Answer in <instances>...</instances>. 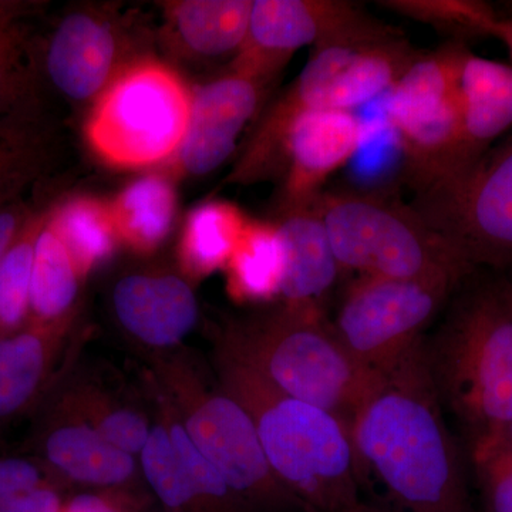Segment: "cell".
<instances>
[{
	"mask_svg": "<svg viewBox=\"0 0 512 512\" xmlns=\"http://www.w3.org/2000/svg\"><path fill=\"white\" fill-rule=\"evenodd\" d=\"M360 490L386 512H467L463 461L431 376L426 338L377 373L350 423Z\"/></svg>",
	"mask_w": 512,
	"mask_h": 512,
	"instance_id": "cell-1",
	"label": "cell"
},
{
	"mask_svg": "<svg viewBox=\"0 0 512 512\" xmlns=\"http://www.w3.org/2000/svg\"><path fill=\"white\" fill-rule=\"evenodd\" d=\"M477 271L458 286L443 322L426 338L441 403L471 444L512 424V281Z\"/></svg>",
	"mask_w": 512,
	"mask_h": 512,
	"instance_id": "cell-2",
	"label": "cell"
},
{
	"mask_svg": "<svg viewBox=\"0 0 512 512\" xmlns=\"http://www.w3.org/2000/svg\"><path fill=\"white\" fill-rule=\"evenodd\" d=\"M228 393L254 420L262 450L306 512H346L360 503L350 427L336 414L278 392L227 355Z\"/></svg>",
	"mask_w": 512,
	"mask_h": 512,
	"instance_id": "cell-3",
	"label": "cell"
},
{
	"mask_svg": "<svg viewBox=\"0 0 512 512\" xmlns=\"http://www.w3.org/2000/svg\"><path fill=\"white\" fill-rule=\"evenodd\" d=\"M419 53L393 33L315 47L298 79L275 101L245 147L229 183L251 184L281 171L289 128L302 114L353 111L389 92Z\"/></svg>",
	"mask_w": 512,
	"mask_h": 512,
	"instance_id": "cell-4",
	"label": "cell"
},
{
	"mask_svg": "<svg viewBox=\"0 0 512 512\" xmlns=\"http://www.w3.org/2000/svg\"><path fill=\"white\" fill-rule=\"evenodd\" d=\"M228 353L278 392L322 407L349 427L377 375L349 355L322 309L284 306L237 329Z\"/></svg>",
	"mask_w": 512,
	"mask_h": 512,
	"instance_id": "cell-5",
	"label": "cell"
},
{
	"mask_svg": "<svg viewBox=\"0 0 512 512\" xmlns=\"http://www.w3.org/2000/svg\"><path fill=\"white\" fill-rule=\"evenodd\" d=\"M340 271L463 282L477 271L410 205L377 192H322L315 202Z\"/></svg>",
	"mask_w": 512,
	"mask_h": 512,
	"instance_id": "cell-6",
	"label": "cell"
},
{
	"mask_svg": "<svg viewBox=\"0 0 512 512\" xmlns=\"http://www.w3.org/2000/svg\"><path fill=\"white\" fill-rule=\"evenodd\" d=\"M191 100L192 89L170 64L138 56L90 106L84 136L111 167L167 164L187 133Z\"/></svg>",
	"mask_w": 512,
	"mask_h": 512,
	"instance_id": "cell-7",
	"label": "cell"
},
{
	"mask_svg": "<svg viewBox=\"0 0 512 512\" xmlns=\"http://www.w3.org/2000/svg\"><path fill=\"white\" fill-rule=\"evenodd\" d=\"M474 268L512 266V136L410 204Z\"/></svg>",
	"mask_w": 512,
	"mask_h": 512,
	"instance_id": "cell-8",
	"label": "cell"
},
{
	"mask_svg": "<svg viewBox=\"0 0 512 512\" xmlns=\"http://www.w3.org/2000/svg\"><path fill=\"white\" fill-rule=\"evenodd\" d=\"M464 59L453 45L421 53L387 92L386 121L399 137L416 190L441 180L456 156Z\"/></svg>",
	"mask_w": 512,
	"mask_h": 512,
	"instance_id": "cell-9",
	"label": "cell"
},
{
	"mask_svg": "<svg viewBox=\"0 0 512 512\" xmlns=\"http://www.w3.org/2000/svg\"><path fill=\"white\" fill-rule=\"evenodd\" d=\"M463 282L360 276L346 292L332 328L359 365L386 372L423 338Z\"/></svg>",
	"mask_w": 512,
	"mask_h": 512,
	"instance_id": "cell-10",
	"label": "cell"
},
{
	"mask_svg": "<svg viewBox=\"0 0 512 512\" xmlns=\"http://www.w3.org/2000/svg\"><path fill=\"white\" fill-rule=\"evenodd\" d=\"M394 32L355 3L340 0H254L247 39L228 72L264 86L296 50L375 39Z\"/></svg>",
	"mask_w": 512,
	"mask_h": 512,
	"instance_id": "cell-11",
	"label": "cell"
},
{
	"mask_svg": "<svg viewBox=\"0 0 512 512\" xmlns=\"http://www.w3.org/2000/svg\"><path fill=\"white\" fill-rule=\"evenodd\" d=\"M184 427L239 501L292 504L303 510L272 473L254 420L237 397L231 393L207 397L195 407Z\"/></svg>",
	"mask_w": 512,
	"mask_h": 512,
	"instance_id": "cell-12",
	"label": "cell"
},
{
	"mask_svg": "<svg viewBox=\"0 0 512 512\" xmlns=\"http://www.w3.org/2000/svg\"><path fill=\"white\" fill-rule=\"evenodd\" d=\"M116 16L97 8L67 13L40 45V66L50 84L76 104H93L121 70L136 60Z\"/></svg>",
	"mask_w": 512,
	"mask_h": 512,
	"instance_id": "cell-13",
	"label": "cell"
},
{
	"mask_svg": "<svg viewBox=\"0 0 512 512\" xmlns=\"http://www.w3.org/2000/svg\"><path fill=\"white\" fill-rule=\"evenodd\" d=\"M264 92V84L232 72L194 87L187 133L167 163L173 177H202L221 167L237 150Z\"/></svg>",
	"mask_w": 512,
	"mask_h": 512,
	"instance_id": "cell-14",
	"label": "cell"
},
{
	"mask_svg": "<svg viewBox=\"0 0 512 512\" xmlns=\"http://www.w3.org/2000/svg\"><path fill=\"white\" fill-rule=\"evenodd\" d=\"M363 134L353 111L302 114L289 128L282 150V212L315 204L330 175L355 157Z\"/></svg>",
	"mask_w": 512,
	"mask_h": 512,
	"instance_id": "cell-15",
	"label": "cell"
},
{
	"mask_svg": "<svg viewBox=\"0 0 512 512\" xmlns=\"http://www.w3.org/2000/svg\"><path fill=\"white\" fill-rule=\"evenodd\" d=\"M460 101V143L441 180L467 170L511 130L512 66L470 53L461 73Z\"/></svg>",
	"mask_w": 512,
	"mask_h": 512,
	"instance_id": "cell-16",
	"label": "cell"
},
{
	"mask_svg": "<svg viewBox=\"0 0 512 512\" xmlns=\"http://www.w3.org/2000/svg\"><path fill=\"white\" fill-rule=\"evenodd\" d=\"M117 319L147 345L173 346L194 328L198 303L190 285L174 275H130L113 292Z\"/></svg>",
	"mask_w": 512,
	"mask_h": 512,
	"instance_id": "cell-17",
	"label": "cell"
},
{
	"mask_svg": "<svg viewBox=\"0 0 512 512\" xmlns=\"http://www.w3.org/2000/svg\"><path fill=\"white\" fill-rule=\"evenodd\" d=\"M278 225L284 252L281 292L285 306L322 309L340 266L315 204L282 212Z\"/></svg>",
	"mask_w": 512,
	"mask_h": 512,
	"instance_id": "cell-18",
	"label": "cell"
},
{
	"mask_svg": "<svg viewBox=\"0 0 512 512\" xmlns=\"http://www.w3.org/2000/svg\"><path fill=\"white\" fill-rule=\"evenodd\" d=\"M252 0H177L160 3L165 42L195 60L237 57L247 39ZM231 60V62H232Z\"/></svg>",
	"mask_w": 512,
	"mask_h": 512,
	"instance_id": "cell-19",
	"label": "cell"
},
{
	"mask_svg": "<svg viewBox=\"0 0 512 512\" xmlns=\"http://www.w3.org/2000/svg\"><path fill=\"white\" fill-rule=\"evenodd\" d=\"M43 3L0 0V119L43 114L40 45L30 18Z\"/></svg>",
	"mask_w": 512,
	"mask_h": 512,
	"instance_id": "cell-20",
	"label": "cell"
},
{
	"mask_svg": "<svg viewBox=\"0 0 512 512\" xmlns=\"http://www.w3.org/2000/svg\"><path fill=\"white\" fill-rule=\"evenodd\" d=\"M121 244L140 254L157 251L170 237L178 211L175 185L167 174H147L110 201Z\"/></svg>",
	"mask_w": 512,
	"mask_h": 512,
	"instance_id": "cell-21",
	"label": "cell"
},
{
	"mask_svg": "<svg viewBox=\"0 0 512 512\" xmlns=\"http://www.w3.org/2000/svg\"><path fill=\"white\" fill-rule=\"evenodd\" d=\"M60 325H36L0 336V420L22 412L45 382Z\"/></svg>",
	"mask_w": 512,
	"mask_h": 512,
	"instance_id": "cell-22",
	"label": "cell"
},
{
	"mask_svg": "<svg viewBox=\"0 0 512 512\" xmlns=\"http://www.w3.org/2000/svg\"><path fill=\"white\" fill-rule=\"evenodd\" d=\"M49 222L83 278L109 261L121 244L110 201L92 195L56 198L50 205Z\"/></svg>",
	"mask_w": 512,
	"mask_h": 512,
	"instance_id": "cell-23",
	"label": "cell"
},
{
	"mask_svg": "<svg viewBox=\"0 0 512 512\" xmlns=\"http://www.w3.org/2000/svg\"><path fill=\"white\" fill-rule=\"evenodd\" d=\"M43 451L52 467L80 483L116 485L134 473L133 456L86 426L56 427L47 434Z\"/></svg>",
	"mask_w": 512,
	"mask_h": 512,
	"instance_id": "cell-24",
	"label": "cell"
},
{
	"mask_svg": "<svg viewBox=\"0 0 512 512\" xmlns=\"http://www.w3.org/2000/svg\"><path fill=\"white\" fill-rule=\"evenodd\" d=\"M224 269L235 301L266 302L279 296L284 252L276 222L249 220Z\"/></svg>",
	"mask_w": 512,
	"mask_h": 512,
	"instance_id": "cell-25",
	"label": "cell"
},
{
	"mask_svg": "<svg viewBox=\"0 0 512 512\" xmlns=\"http://www.w3.org/2000/svg\"><path fill=\"white\" fill-rule=\"evenodd\" d=\"M247 215L232 202H202L188 214L180 239V261L194 278L224 269L248 224Z\"/></svg>",
	"mask_w": 512,
	"mask_h": 512,
	"instance_id": "cell-26",
	"label": "cell"
},
{
	"mask_svg": "<svg viewBox=\"0 0 512 512\" xmlns=\"http://www.w3.org/2000/svg\"><path fill=\"white\" fill-rule=\"evenodd\" d=\"M82 278L47 214L36 242L29 323L60 325L72 311Z\"/></svg>",
	"mask_w": 512,
	"mask_h": 512,
	"instance_id": "cell-27",
	"label": "cell"
},
{
	"mask_svg": "<svg viewBox=\"0 0 512 512\" xmlns=\"http://www.w3.org/2000/svg\"><path fill=\"white\" fill-rule=\"evenodd\" d=\"M52 157L45 116L0 119V201L18 200L25 188L45 177Z\"/></svg>",
	"mask_w": 512,
	"mask_h": 512,
	"instance_id": "cell-28",
	"label": "cell"
},
{
	"mask_svg": "<svg viewBox=\"0 0 512 512\" xmlns=\"http://www.w3.org/2000/svg\"><path fill=\"white\" fill-rule=\"evenodd\" d=\"M50 204L35 205L0 261V336L18 332L29 323L36 242Z\"/></svg>",
	"mask_w": 512,
	"mask_h": 512,
	"instance_id": "cell-29",
	"label": "cell"
},
{
	"mask_svg": "<svg viewBox=\"0 0 512 512\" xmlns=\"http://www.w3.org/2000/svg\"><path fill=\"white\" fill-rule=\"evenodd\" d=\"M383 8L457 37H497L503 19L480 0H387Z\"/></svg>",
	"mask_w": 512,
	"mask_h": 512,
	"instance_id": "cell-30",
	"label": "cell"
},
{
	"mask_svg": "<svg viewBox=\"0 0 512 512\" xmlns=\"http://www.w3.org/2000/svg\"><path fill=\"white\" fill-rule=\"evenodd\" d=\"M140 457L148 484L167 507L181 508L190 501L197 500V495L181 466L170 430H165L164 427L151 430Z\"/></svg>",
	"mask_w": 512,
	"mask_h": 512,
	"instance_id": "cell-31",
	"label": "cell"
},
{
	"mask_svg": "<svg viewBox=\"0 0 512 512\" xmlns=\"http://www.w3.org/2000/svg\"><path fill=\"white\" fill-rule=\"evenodd\" d=\"M474 466L490 512H512V446L497 440L473 444Z\"/></svg>",
	"mask_w": 512,
	"mask_h": 512,
	"instance_id": "cell-32",
	"label": "cell"
},
{
	"mask_svg": "<svg viewBox=\"0 0 512 512\" xmlns=\"http://www.w3.org/2000/svg\"><path fill=\"white\" fill-rule=\"evenodd\" d=\"M170 436L185 476L197 498H205L215 505L232 510V505L238 503V498L231 493L217 468L212 466L211 461L195 446L185 427L178 424L171 427Z\"/></svg>",
	"mask_w": 512,
	"mask_h": 512,
	"instance_id": "cell-33",
	"label": "cell"
},
{
	"mask_svg": "<svg viewBox=\"0 0 512 512\" xmlns=\"http://www.w3.org/2000/svg\"><path fill=\"white\" fill-rule=\"evenodd\" d=\"M96 430L114 447L134 456L143 451L153 429L148 427L147 421L140 414L128 412V410H117L107 414Z\"/></svg>",
	"mask_w": 512,
	"mask_h": 512,
	"instance_id": "cell-34",
	"label": "cell"
},
{
	"mask_svg": "<svg viewBox=\"0 0 512 512\" xmlns=\"http://www.w3.org/2000/svg\"><path fill=\"white\" fill-rule=\"evenodd\" d=\"M45 483L42 470L33 461L20 457L0 458V505Z\"/></svg>",
	"mask_w": 512,
	"mask_h": 512,
	"instance_id": "cell-35",
	"label": "cell"
},
{
	"mask_svg": "<svg viewBox=\"0 0 512 512\" xmlns=\"http://www.w3.org/2000/svg\"><path fill=\"white\" fill-rule=\"evenodd\" d=\"M0 512H63L59 494L47 484L10 498L0 505Z\"/></svg>",
	"mask_w": 512,
	"mask_h": 512,
	"instance_id": "cell-36",
	"label": "cell"
},
{
	"mask_svg": "<svg viewBox=\"0 0 512 512\" xmlns=\"http://www.w3.org/2000/svg\"><path fill=\"white\" fill-rule=\"evenodd\" d=\"M36 204H30L22 200L10 201L0 207V261L8 251L13 238L18 234L19 229L28 220Z\"/></svg>",
	"mask_w": 512,
	"mask_h": 512,
	"instance_id": "cell-37",
	"label": "cell"
},
{
	"mask_svg": "<svg viewBox=\"0 0 512 512\" xmlns=\"http://www.w3.org/2000/svg\"><path fill=\"white\" fill-rule=\"evenodd\" d=\"M63 512H116L106 501L94 495H79L70 501Z\"/></svg>",
	"mask_w": 512,
	"mask_h": 512,
	"instance_id": "cell-38",
	"label": "cell"
},
{
	"mask_svg": "<svg viewBox=\"0 0 512 512\" xmlns=\"http://www.w3.org/2000/svg\"><path fill=\"white\" fill-rule=\"evenodd\" d=\"M497 39H500L508 47L512 56V19H503L500 30H498Z\"/></svg>",
	"mask_w": 512,
	"mask_h": 512,
	"instance_id": "cell-39",
	"label": "cell"
},
{
	"mask_svg": "<svg viewBox=\"0 0 512 512\" xmlns=\"http://www.w3.org/2000/svg\"><path fill=\"white\" fill-rule=\"evenodd\" d=\"M346 512H386L382 510V508L376 507L375 504L365 503V501H360L357 503L355 507L350 508L349 511Z\"/></svg>",
	"mask_w": 512,
	"mask_h": 512,
	"instance_id": "cell-40",
	"label": "cell"
},
{
	"mask_svg": "<svg viewBox=\"0 0 512 512\" xmlns=\"http://www.w3.org/2000/svg\"><path fill=\"white\" fill-rule=\"evenodd\" d=\"M485 440H497L501 441V443L508 444V446H512V424L510 427H507L503 433L497 434V436L490 437V439ZM478 443H480V441H478Z\"/></svg>",
	"mask_w": 512,
	"mask_h": 512,
	"instance_id": "cell-41",
	"label": "cell"
},
{
	"mask_svg": "<svg viewBox=\"0 0 512 512\" xmlns=\"http://www.w3.org/2000/svg\"><path fill=\"white\" fill-rule=\"evenodd\" d=\"M5 204H8V202L0 201V207H2V205H5Z\"/></svg>",
	"mask_w": 512,
	"mask_h": 512,
	"instance_id": "cell-42",
	"label": "cell"
}]
</instances>
